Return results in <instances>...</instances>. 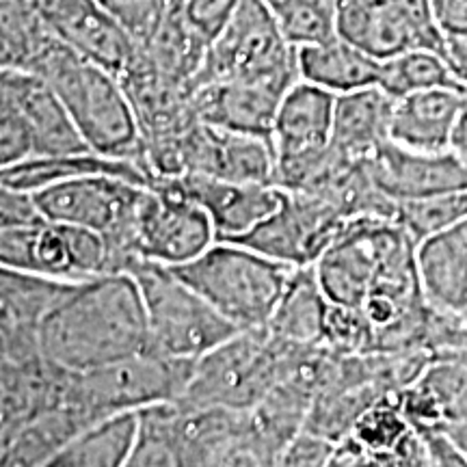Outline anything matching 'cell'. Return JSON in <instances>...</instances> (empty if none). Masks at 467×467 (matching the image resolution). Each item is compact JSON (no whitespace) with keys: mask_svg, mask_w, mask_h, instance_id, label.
Segmentation results:
<instances>
[{"mask_svg":"<svg viewBox=\"0 0 467 467\" xmlns=\"http://www.w3.org/2000/svg\"><path fill=\"white\" fill-rule=\"evenodd\" d=\"M91 422L72 407H58L22 426L14 437L0 443V465H48L67 443L89 429Z\"/></svg>","mask_w":467,"mask_h":467,"instance_id":"83f0119b","label":"cell"},{"mask_svg":"<svg viewBox=\"0 0 467 467\" xmlns=\"http://www.w3.org/2000/svg\"><path fill=\"white\" fill-rule=\"evenodd\" d=\"M271 7L285 39L296 48L329 42L337 35V0H275Z\"/></svg>","mask_w":467,"mask_h":467,"instance_id":"d590c367","label":"cell"},{"mask_svg":"<svg viewBox=\"0 0 467 467\" xmlns=\"http://www.w3.org/2000/svg\"><path fill=\"white\" fill-rule=\"evenodd\" d=\"M0 96L25 115L35 156H63L91 150L48 80L25 69H0Z\"/></svg>","mask_w":467,"mask_h":467,"instance_id":"d6986e66","label":"cell"},{"mask_svg":"<svg viewBox=\"0 0 467 467\" xmlns=\"http://www.w3.org/2000/svg\"><path fill=\"white\" fill-rule=\"evenodd\" d=\"M416 37L418 48L441 52L446 57V35L435 20L433 0H389Z\"/></svg>","mask_w":467,"mask_h":467,"instance_id":"b9f144b4","label":"cell"},{"mask_svg":"<svg viewBox=\"0 0 467 467\" xmlns=\"http://www.w3.org/2000/svg\"><path fill=\"white\" fill-rule=\"evenodd\" d=\"M143 191L145 184L115 175H87L33 192L48 219L100 234L109 249V273H128L141 260L134 244V223Z\"/></svg>","mask_w":467,"mask_h":467,"instance_id":"8992f818","label":"cell"},{"mask_svg":"<svg viewBox=\"0 0 467 467\" xmlns=\"http://www.w3.org/2000/svg\"><path fill=\"white\" fill-rule=\"evenodd\" d=\"M364 165L394 202L467 189V161L454 150L422 151L388 141L368 156Z\"/></svg>","mask_w":467,"mask_h":467,"instance_id":"2e32d148","label":"cell"},{"mask_svg":"<svg viewBox=\"0 0 467 467\" xmlns=\"http://www.w3.org/2000/svg\"><path fill=\"white\" fill-rule=\"evenodd\" d=\"M301 78L325 87L336 96L379 85L381 61L336 35L329 42L299 48Z\"/></svg>","mask_w":467,"mask_h":467,"instance_id":"4316f807","label":"cell"},{"mask_svg":"<svg viewBox=\"0 0 467 467\" xmlns=\"http://www.w3.org/2000/svg\"><path fill=\"white\" fill-rule=\"evenodd\" d=\"M446 431L451 433L452 440L457 441V446L461 448V451H463L465 459H467V420H463V422L446 426Z\"/></svg>","mask_w":467,"mask_h":467,"instance_id":"681fc988","label":"cell"},{"mask_svg":"<svg viewBox=\"0 0 467 467\" xmlns=\"http://www.w3.org/2000/svg\"><path fill=\"white\" fill-rule=\"evenodd\" d=\"M389 394L392 392H388L379 383H331L329 388L320 389L314 399L303 429L337 443L353 431V426L368 409Z\"/></svg>","mask_w":467,"mask_h":467,"instance_id":"1f68e13d","label":"cell"},{"mask_svg":"<svg viewBox=\"0 0 467 467\" xmlns=\"http://www.w3.org/2000/svg\"><path fill=\"white\" fill-rule=\"evenodd\" d=\"M452 150L457 151L461 159L467 161V102H465L463 110H461V117H459V121H457V128H454Z\"/></svg>","mask_w":467,"mask_h":467,"instance_id":"c3c4849f","label":"cell"},{"mask_svg":"<svg viewBox=\"0 0 467 467\" xmlns=\"http://www.w3.org/2000/svg\"><path fill=\"white\" fill-rule=\"evenodd\" d=\"M214 243L217 232L210 214L173 178H156L145 186L134 223V244L143 260L180 266Z\"/></svg>","mask_w":467,"mask_h":467,"instance_id":"30bf717a","label":"cell"},{"mask_svg":"<svg viewBox=\"0 0 467 467\" xmlns=\"http://www.w3.org/2000/svg\"><path fill=\"white\" fill-rule=\"evenodd\" d=\"M100 5L137 44L150 42L175 11L173 0H100Z\"/></svg>","mask_w":467,"mask_h":467,"instance_id":"f35d334b","label":"cell"},{"mask_svg":"<svg viewBox=\"0 0 467 467\" xmlns=\"http://www.w3.org/2000/svg\"><path fill=\"white\" fill-rule=\"evenodd\" d=\"M173 180L210 214L217 241H234L254 230L275 213L282 202V189L273 184L232 182L197 173L178 175Z\"/></svg>","mask_w":467,"mask_h":467,"instance_id":"ffe728a7","label":"cell"},{"mask_svg":"<svg viewBox=\"0 0 467 467\" xmlns=\"http://www.w3.org/2000/svg\"><path fill=\"white\" fill-rule=\"evenodd\" d=\"M337 35L379 61L418 48L411 28L389 0H337Z\"/></svg>","mask_w":467,"mask_h":467,"instance_id":"484cf974","label":"cell"},{"mask_svg":"<svg viewBox=\"0 0 467 467\" xmlns=\"http://www.w3.org/2000/svg\"><path fill=\"white\" fill-rule=\"evenodd\" d=\"M171 268L230 323L247 331L266 329L296 266L241 243L217 241L195 260Z\"/></svg>","mask_w":467,"mask_h":467,"instance_id":"3957f363","label":"cell"},{"mask_svg":"<svg viewBox=\"0 0 467 467\" xmlns=\"http://www.w3.org/2000/svg\"><path fill=\"white\" fill-rule=\"evenodd\" d=\"M33 159V139L25 115L7 96H0V167Z\"/></svg>","mask_w":467,"mask_h":467,"instance_id":"ab89813d","label":"cell"},{"mask_svg":"<svg viewBox=\"0 0 467 467\" xmlns=\"http://www.w3.org/2000/svg\"><path fill=\"white\" fill-rule=\"evenodd\" d=\"M299 80V48L282 33L266 0H243L223 33L210 44L192 89L221 80Z\"/></svg>","mask_w":467,"mask_h":467,"instance_id":"ba28073f","label":"cell"},{"mask_svg":"<svg viewBox=\"0 0 467 467\" xmlns=\"http://www.w3.org/2000/svg\"><path fill=\"white\" fill-rule=\"evenodd\" d=\"M467 102V89L437 87L399 98L392 110L389 141L409 150H452L454 128Z\"/></svg>","mask_w":467,"mask_h":467,"instance_id":"44dd1931","label":"cell"},{"mask_svg":"<svg viewBox=\"0 0 467 467\" xmlns=\"http://www.w3.org/2000/svg\"><path fill=\"white\" fill-rule=\"evenodd\" d=\"M55 39L35 0H0V69L31 72Z\"/></svg>","mask_w":467,"mask_h":467,"instance_id":"4dcf8cb0","label":"cell"},{"mask_svg":"<svg viewBox=\"0 0 467 467\" xmlns=\"http://www.w3.org/2000/svg\"><path fill=\"white\" fill-rule=\"evenodd\" d=\"M446 61L452 74L467 89V37H454L446 42Z\"/></svg>","mask_w":467,"mask_h":467,"instance_id":"7dc6e473","label":"cell"},{"mask_svg":"<svg viewBox=\"0 0 467 467\" xmlns=\"http://www.w3.org/2000/svg\"><path fill=\"white\" fill-rule=\"evenodd\" d=\"M379 87L394 100L418 91L437 89V87L465 89L452 74L446 57L429 48H411L381 61Z\"/></svg>","mask_w":467,"mask_h":467,"instance_id":"836d02e7","label":"cell"},{"mask_svg":"<svg viewBox=\"0 0 467 467\" xmlns=\"http://www.w3.org/2000/svg\"><path fill=\"white\" fill-rule=\"evenodd\" d=\"M87 175H115L137 184H151V178L137 162L126 159H113L100 151H76L63 156H35L17 165L0 167V184L14 189L39 191L44 186L67 182V180L87 178Z\"/></svg>","mask_w":467,"mask_h":467,"instance_id":"d4e9b609","label":"cell"},{"mask_svg":"<svg viewBox=\"0 0 467 467\" xmlns=\"http://www.w3.org/2000/svg\"><path fill=\"white\" fill-rule=\"evenodd\" d=\"M350 221L317 192L282 191L268 217L232 243H241L290 266H312L334 244Z\"/></svg>","mask_w":467,"mask_h":467,"instance_id":"8fae6325","label":"cell"},{"mask_svg":"<svg viewBox=\"0 0 467 467\" xmlns=\"http://www.w3.org/2000/svg\"><path fill=\"white\" fill-rule=\"evenodd\" d=\"M461 317H463V320H465V325H467V306L463 307V312H461Z\"/></svg>","mask_w":467,"mask_h":467,"instance_id":"816d5d0a","label":"cell"},{"mask_svg":"<svg viewBox=\"0 0 467 467\" xmlns=\"http://www.w3.org/2000/svg\"><path fill=\"white\" fill-rule=\"evenodd\" d=\"M148 348V312L130 273L76 282L42 323L44 355L74 372L109 366Z\"/></svg>","mask_w":467,"mask_h":467,"instance_id":"6da1fadb","label":"cell"},{"mask_svg":"<svg viewBox=\"0 0 467 467\" xmlns=\"http://www.w3.org/2000/svg\"><path fill=\"white\" fill-rule=\"evenodd\" d=\"M336 93L299 78L279 104L271 141L279 159L323 150L331 141Z\"/></svg>","mask_w":467,"mask_h":467,"instance_id":"7402d4cb","label":"cell"},{"mask_svg":"<svg viewBox=\"0 0 467 467\" xmlns=\"http://www.w3.org/2000/svg\"><path fill=\"white\" fill-rule=\"evenodd\" d=\"M76 282L0 268V361H26L44 355L42 323Z\"/></svg>","mask_w":467,"mask_h":467,"instance_id":"4fadbf2b","label":"cell"},{"mask_svg":"<svg viewBox=\"0 0 467 467\" xmlns=\"http://www.w3.org/2000/svg\"><path fill=\"white\" fill-rule=\"evenodd\" d=\"M44 219L46 214L35 200L33 191L0 184V230L35 225Z\"/></svg>","mask_w":467,"mask_h":467,"instance_id":"ee69618b","label":"cell"},{"mask_svg":"<svg viewBox=\"0 0 467 467\" xmlns=\"http://www.w3.org/2000/svg\"><path fill=\"white\" fill-rule=\"evenodd\" d=\"M331 465H431V459L422 435L402 413L399 394H389L336 443Z\"/></svg>","mask_w":467,"mask_h":467,"instance_id":"5bb4252c","label":"cell"},{"mask_svg":"<svg viewBox=\"0 0 467 467\" xmlns=\"http://www.w3.org/2000/svg\"><path fill=\"white\" fill-rule=\"evenodd\" d=\"M266 3H268V5H271V3H275V0H266Z\"/></svg>","mask_w":467,"mask_h":467,"instance_id":"f5cc1de1","label":"cell"},{"mask_svg":"<svg viewBox=\"0 0 467 467\" xmlns=\"http://www.w3.org/2000/svg\"><path fill=\"white\" fill-rule=\"evenodd\" d=\"M241 3L243 0H184L180 11L192 31L200 35L210 48V44L223 33V28L236 16Z\"/></svg>","mask_w":467,"mask_h":467,"instance_id":"60d3db41","label":"cell"},{"mask_svg":"<svg viewBox=\"0 0 467 467\" xmlns=\"http://www.w3.org/2000/svg\"><path fill=\"white\" fill-rule=\"evenodd\" d=\"M433 11L446 39L467 37V0H433Z\"/></svg>","mask_w":467,"mask_h":467,"instance_id":"bcb514c9","label":"cell"},{"mask_svg":"<svg viewBox=\"0 0 467 467\" xmlns=\"http://www.w3.org/2000/svg\"><path fill=\"white\" fill-rule=\"evenodd\" d=\"M329 299L320 288L317 268L296 266L282 299L268 320V334L299 344H323V329Z\"/></svg>","mask_w":467,"mask_h":467,"instance_id":"f1b7e54d","label":"cell"},{"mask_svg":"<svg viewBox=\"0 0 467 467\" xmlns=\"http://www.w3.org/2000/svg\"><path fill=\"white\" fill-rule=\"evenodd\" d=\"M416 268L424 299L461 314L467 306V232L463 223L416 244Z\"/></svg>","mask_w":467,"mask_h":467,"instance_id":"cb8c5ba5","label":"cell"},{"mask_svg":"<svg viewBox=\"0 0 467 467\" xmlns=\"http://www.w3.org/2000/svg\"><path fill=\"white\" fill-rule=\"evenodd\" d=\"M424 440L426 452H429L431 465L435 467H467V459L457 441L452 440L451 433L446 429H435L426 431V433H420Z\"/></svg>","mask_w":467,"mask_h":467,"instance_id":"f6af8a7d","label":"cell"},{"mask_svg":"<svg viewBox=\"0 0 467 467\" xmlns=\"http://www.w3.org/2000/svg\"><path fill=\"white\" fill-rule=\"evenodd\" d=\"M139 431L132 454L128 459L130 467H178L180 451L175 441V400L159 402L137 411Z\"/></svg>","mask_w":467,"mask_h":467,"instance_id":"e575fe53","label":"cell"},{"mask_svg":"<svg viewBox=\"0 0 467 467\" xmlns=\"http://www.w3.org/2000/svg\"><path fill=\"white\" fill-rule=\"evenodd\" d=\"M463 227H465V232H467V221H465V223H463Z\"/></svg>","mask_w":467,"mask_h":467,"instance_id":"db71d44e","label":"cell"},{"mask_svg":"<svg viewBox=\"0 0 467 467\" xmlns=\"http://www.w3.org/2000/svg\"><path fill=\"white\" fill-rule=\"evenodd\" d=\"M396 100L379 85L336 96L329 145L350 161H366L389 141Z\"/></svg>","mask_w":467,"mask_h":467,"instance_id":"603a6c76","label":"cell"},{"mask_svg":"<svg viewBox=\"0 0 467 467\" xmlns=\"http://www.w3.org/2000/svg\"><path fill=\"white\" fill-rule=\"evenodd\" d=\"M197 359L169 358L159 350H143L113 364L74 372L67 407L91 424L124 411L182 399Z\"/></svg>","mask_w":467,"mask_h":467,"instance_id":"5b68a950","label":"cell"},{"mask_svg":"<svg viewBox=\"0 0 467 467\" xmlns=\"http://www.w3.org/2000/svg\"><path fill=\"white\" fill-rule=\"evenodd\" d=\"M336 452V441L303 429L299 435L288 443L282 454L279 465L285 467H327L331 465Z\"/></svg>","mask_w":467,"mask_h":467,"instance_id":"7bdbcfd3","label":"cell"},{"mask_svg":"<svg viewBox=\"0 0 467 467\" xmlns=\"http://www.w3.org/2000/svg\"><path fill=\"white\" fill-rule=\"evenodd\" d=\"M0 266L85 282L109 273V249L98 232L46 217L35 225L0 230Z\"/></svg>","mask_w":467,"mask_h":467,"instance_id":"9c48e42d","label":"cell"},{"mask_svg":"<svg viewBox=\"0 0 467 467\" xmlns=\"http://www.w3.org/2000/svg\"><path fill=\"white\" fill-rule=\"evenodd\" d=\"M295 83L284 78L221 80L197 87L192 104L197 117L210 126L271 139L279 104Z\"/></svg>","mask_w":467,"mask_h":467,"instance_id":"e0dca14e","label":"cell"},{"mask_svg":"<svg viewBox=\"0 0 467 467\" xmlns=\"http://www.w3.org/2000/svg\"><path fill=\"white\" fill-rule=\"evenodd\" d=\"M282 377V340L268 329L238 331L195 361L182 399L189 405L251 409Z\"/></svg>","mask_w":467,"mask_h":467,"instance_id":"52a82bcc","label":"cell"},{"mask_svg":"<svg viewBox=\"0 0 467 467\" xmlns=\"http://www.w3.org/2000/svg\"><path fill=\"white\" fill-rule=\"evenodd\" d=\"M137 411L115 413L91 424L52 459L50 467H121L128 465L137 441Z\"/></svg>","mask_w":467,"mask_h":467,"instance_id":"f546056e","label":"cell"},{"mask_svg":"<svg viewBox=\"0 0 467 467\" xmlns=\"http://www.w3.org/2000/svg\"><path fill=\"white\" fill-rule=\"evenodd\" d=\"M173 3H175V9H180V7H182L184 0H173Z\"/></svg>","mask_w":467,"mask_h":467,"instance_id":"f907efd6","label":"cell"},{"mask_svg":"<svg viewBox=\"0 0 467 467\" xmlns=\"http://www.w3.org/2000/svg\"><path fill=\"white\" fill-rule=\"evenodd\" d=\"M57 39L119 76L130 66L139 44L100 0H35Z\"/></svg>","mask_w":467,"mask_h":467,"instance_id":"9a60e30c","label":"cell"},{"mask_svg":"<svg viewBox=\"0 0 467 467\" xmlns=\"http://www.w3.org/2000/svg\"><path fill=\"white\" fill-rule=\"evenodd\" d=\"M323 344L340 355H364L377 348V329L366 317L364 307L337 306L329 301Z\"/></svg>","mask_w":467,"mask_h":467,"instance_id":"74e56055","label":"cell"},{"mask_svg":"<svg viewBox=\"0 0 467 467\" xmlns=\"http://www.w3.org/2000/svg\"><path fill=\"white\" fill-rule=\"evenodd\" d=\"M139 50L162 74L192 87L208 52V44L192 31L182 11L175 9L150 42L139 44Z\"/></svg>","mask_w":467,"mask_h":467,"instance_id":"d6a6232c","label":"cell"},{"mask_svg":"<svg viewBox=\"0 0 467 467\" xmlns=\"http://www.w3.org/2000/svg\"><path fill=\"white\" fill-rule=\"evenodd\" d=\"M396 221L411 234L416 243L433 234L452 230L467 221V189L399 202Z\"/></svg>","mask_w":467,"mask_h":467,"instance_id":"8d00e7d4","label":"cell"},{"mask_svg":"<svg viewBox=\"0 0 467 467\" xmlns=\"http://www.w3.org/2000/svg\"><path fill=\"white\" fill-rule=\"evenodd\" d=\"M180 161L182 175L197 173L232 182L275 186V148L271 139L258 134L223 130L200 119L184 134Z\"/></svg>","mask_w":467,"mask_h":467,"instance_id":"7c38bea8","label":"cell"},{"mask_svg":"<svg viewBox=\"0 0 467 467\" xmlns=\"http://www.w3.org/2000/svg\"><path fill=\"white\" fill-rule=\"evenodd\" d=\"M0 441L50 409L67 407L74 370L46 355L26 361H0Z\"/></svg>","mask_w":467,"mask_h":467,"instance_id":"ac0fdd59","label":"cell"},{"mask_svg":"<svg viewBox=\"0 0 467 467\" xmlns=\"http://www.w3.org/2000/svg\"><path fill=\"white\" fill-rule=\"evenodd\" d=\"M31 72L52 85L93 151L137 162L151 178L141 130L119 76L61 39L50 44Z\"/></svg>","mask_w":467,"mask_h":467,"instance_id":"7a4b0ae2","label":"cell"},{"mask_svg":"<svg viewBox=\"0 0 467 467\" xmlns=\"http://www.w3.org/2000/svg\"><path fill=\"white\" fill-rule=\"evenodd\" d=\"M128 273L141 288L151 350L169 358L197 359L241 331L180 279L171 266L141 258Z\"/></svg>","mask_w":467,"mask_h":467,"instance_id":"277c9868","label":"cell"}]
</instances>
